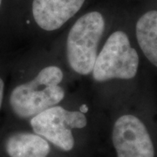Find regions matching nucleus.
I'll use <instances>...</instances> for the list:
<instances>
[{"mask_svg": "<svg viewBox=\"0 0 157 157\" xmlns=\"http://www.w3.org/2000/svg\"><path fill=\"white\" fill-rule=\"evenodd\" d=\"M144 67L132 31L119 28L105 39L91 74L96 82L116 83L121 94L129 98L148 89L144 82Z\"/></svg>", "mask_w": 157, "mask_h": 157, "instance_id": "nucleus-1", "label": "nucleus"}, {"mask_svg": "<svg viewBox=\"0 0 157 157\" xmlns=\"http://www.w3.org/2000/svg\"><path fill=\"white\" fill-rule=\"evenodd\" d=\"M119 110L112 127L116 157H155V144L147 123L157 109L150 90L140 92L116 104Z\"/></svg>", "mask_w": 157, "mask_h": 157, "instance_id": "nucleus-2", "label": "nucleus"}, {"mask_svg": "<svg viewBox=\"0 0 157 157\" xmlns=\"http://www.w3.org/2000/svg\"><path fill=\"white\" fill-rule=\"evenodd\" d=\"M64 72L56 65L41 68L32 79L15 86L9 95L11 112L17 118L31 119L59 105L66 96Z\"/></svg>", "mask_w": 157, "mask_h": 157, "instance_id": "nucleus-3", "label": "nucleus"}, {"mask_svg": "<svg viewBox=\"0 0 157 157\" xmlns=\"http://www.w3.org/2000/svg\"><path fill=\"white\" fill-rule=\"evenodd\" d=\"M105 30V17L96 11L86 13L73 24L66 40V58L73 73L81 76L92 73Z\"/></svg>", "mask_w": 157, "mask_h": 157, "instance_id": "nucleus-4", "label": "nucleus"}, {"mask_svg": "<svg viewBox=\"0 0 157 157\" xmlns=\"http://www.w3.org/2000/svg\"><path fill=\"white\" fill-rule=\"evenodd\" d=\"M87 118L80 110H69L59 105L52 107L30 119L33 132L63 151L73 150V129L84 128Z\"/></svg>", "mask_w": 157, "mask_h": 157, "instance_id": "nucleus-5", "label": "nucleus"}, {"mask_svg": "<svg viewBox=\"0 0 157 157\" xmlns=\"http://www.w3.org/2000/svg\"><path fill=\"white\" fill-rule=\"evenodd\" d=\"M86 0H33L32 11L36 25L45 32L60 29L76 15Z\"/></svg>", "mask_w": 157, "mask_h": 157, "instance_id": "nucleus-6", "label": "nucleus"}, {"mask_svg": "<svg viewBox=\"0 0 157 157\" xmlns=\"http://www.w3.org/2000/svg\"><path fill=\"white\" fill-rule=\"evenodd\" d=\"M132 34L145 67L157 76V9L140 14L134 24Z\"/></svg>", "mask_w": 157, "mask_h": 157, "instance_id": "nucleus-7", "label": "nucleus"}, {"mask_svg": "<svg viewBox=\"0 0 157 157\" xmlns=\"http://www.w3.org/2000/svg\"><path fill=\"white\" fill-rule=\"evenodd\" d=\"M3 149L7 157H47L50 143L34 132L15 131L3 140Z\"/></svg>", "mask_w": 157, "mask_h": 157, "instance_id": "nucleus-8", "label": "nucleus"}, {"mask_svg": "<svg viewBox=\"0 0 157 157\" xmlns=\"http://www.w3.org/2000/svg\"><path fill=\"white\" fill-rule=\"evenodd\" d=\"M5 81L4 79L0 77V110L2 108L3 101H4V96H5Z\"/></svg>", "mask_w": 157, "mask_h": 157, "instance_id": "nucleus-9", "label": "nucleus"}, {"mask_svg": "<svg viewBox=\"0 0 157 157\" xmlns=\"http://www.w3.org/2000/svg\"><path fill=\"white\" fill-rule=\"evenodd\" d=\"M1 4H2V0H0V6H1Z\"/></svg>", "mask_w": 157, "mask_h": 157, "instance_id": "nucleus-10", "label": "nucleus"}]
</instances>
